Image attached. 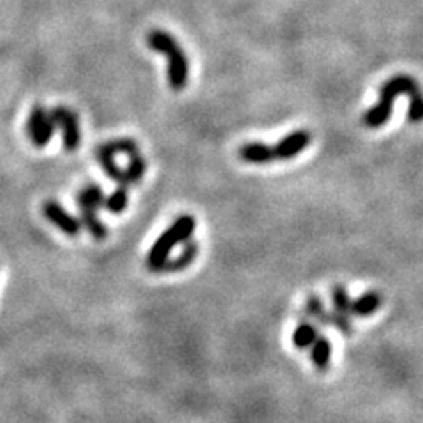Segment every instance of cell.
<instances>
[{"label": "cell", "instance_id": "obj_9", "mask_svg": "<svg viewBox=\"0 0 423 423\" xmlns=\"http://www.w3.org/2000/svg\"><path fill=\"white\" fill-rule=\"evenodd\" d=\"M198 253H200V246H198V242H194L193 238H189V240L184 244V249H182V253L178 254L177 257H173V260L170 257L161 272H166V273L182 272V270L187 269L189 264L194 263V260L198 257Z\"/></svg>", "mask_w": 423, "mask_h": 423}, {"label": "cell", "instance_id": "obj_20", "mask_svg": "<svg viewBox=\"0 0 423 423\" xmlns=\"http://www.w3.org/2000/svg\"><path fill=\"white\" fill-rule=\"evenodd\" d=\"M332 303H333V310H335V312L351 316V314H349V309H351V298H349L348 289H346L344 286H333Z\"/></svg>", "mask_w": 423, "mask_h": 423}, {"label": "cell", "instance_id": "obj_22", "mask_svg": "<svg viewBox=\"0 0 423 423\" xmlns=\"http://www.w3.org/2000/svg\"><path fill=\"white\" fill-rule=\"evenodd\" d=\"M328 325L333 326V328L340 330V332L346 333V335H349V333L353 332V325L351 321H349V316L335 312V310H332V312L328 314Z\"/></svg>", "mask_w": 423, "mask_h": 423}, {"label": "cell", "instance_id": "obj_16", "mask_svg": "<svg viewBox=\"0 0 423 423\" xmlns=\"http://www.w3.org/2000/svg\"><path fill=\"white\" fill-rule=\"evenodd\" d=\"M99 147L111 155L124 154V155H129V157L140 152V147H138V143L132 140V138H117V140L106 141V143L99 145Z\"/></svg>", "mask_w": 423, "mask_h": 423}, {"label": "cell", "instance_id": "obj_19", "mask_svg": "<svg viewBox=\"0 0 423 423\" xmlns=\"http://www.w3.org/2000/svg\"><path fill=\"white\" fill-rule=\"evenodd\" d=\"M305 312H307V316L314 317V319H316L317 323H321L323 326H330L328 325L330 312H326L321 298H319L317 295H309V298H307V303H305Z\"/></svg>", "mask_w": 423, "mask_h": 423}, {"label": "cell", "instance_id": "obj_12", "mask_svg": "<svg viewBox=\"0 0 423 423\" xmlns=\"http://www.w3.org/2000/svg\"><path fill=\"white\" fill-rule=\"evenodd\" d=\"M104 200H106L104 193H102L101 187L95 184L85 185L83 189L78 193V198H76L79 210H81V208H87V210H97V212L99 208L104 207Z\"/></svg>", "mask_w": 423, "mask_h": 423}, {"label": "cell", "instance_id": "obj_14", "mask_svg": "<svg viewBox=\"0 0 423 423\" xmlns=\"http://www.w3.org/2000/svg\"><path fill=\"white\" fill-rule=\"evenodd\" d=\"M79 212H81V219H79L81 228H85V230L94 237V240L102 242V240L108 237V230H106L104 223L99 219L97 210H87V208H81Z\"/></svg>", "mask_w": 423, "mask_h": 423}, {"label": "cell", "instance_id": "obj_3", "mask_svg": "<svg viewBox=\"0 0 423 423\" xmlns=\"http://www.w3.org/2000/svg\"><path fill=\"white\" fill-rule=\"evenodd\" d=\"M55 129L62 132V141L67 152L78 150L81 143V132H79V120L74 110H69L65 106H55L49 110Z\"/></svg>", "mask_w": 423, "mask_h": 423}, {"label": "cell", "instance_id": "obj_7", "mask_svg": "<svg viewBox=\"0 0 423 423\" xmlns=\"http://www.w3.org/2000/svg\"><path fill=\"white\" fill-rule=\"evenodd\" d=\"M310 143V134L305 129H298V131L289 132L287 136H284L282 140L277 141V145L273 147V154L276 159L280 161H289V159L296 157L298 154H302Z\"/></svg>", "mask_w": 423, "mask_h": 423}, {"label": "cell", "instance_id": "obj_10", "mask_svg": "<svg viewBox=\"0 0 423 423\" xmlns=\"http://www.w3.org/2000/svg\"><path fill=\"white\" fill-rule=\"evenodd\" d=\"M383 305V296L378 291H365L358 298L351 300V309L349 314L358 317H369L378 312L379 307Z\"/></svg>", "mask_w": 423, "mask_h": 423}, {"label": "cell", "instance_id": "obj_17", "mask_svg": "<svg viewBox=\"0 0 423 423\" xmlns=\"http://www.w3.org/2000/svg\"><path fill=\"white\" fill-rule=\"evenodd\" d=\"M127 205H129V187H124V185H118L117 189L104 200L106 210L110 212V214H113V216H120L122 212L127 208Z\"/></svg>", "mask_w": 423, "mask_h": 423}, {"label": "cell", "instance_id": "obj_21", "mask_svg": "<svg viewBox=\"0 0 423 423\" xmlns=\"http://www.w3.org/2000/svg\"><path fill=\"white\" fill-rule=\"evenodd\" d=\"M408 120L411 124H420L423 122V92L418 90L409 95L408 106Z\"/></svg>", "mask_w": 423, "mask_h": 423}, {"label": "cell", "instance_id": "obj_13", "mask_svg": "<svg viewBox=\"0 0 423 423\" xmlns=\"http://www.w3.org/2000/svg\"><path fill=\"white\" fill-rule=\"evenodd\" d=\"M95 157H97L99 164L102 166L104 173L111 178L113 182H117L118 185H124V187H129L127 180H125V173L117 163H115V155L108 154L106 150H102L101 147L95 148Z\"/></svg>", "mask_w": 423, "mask_h": 423}, {"label": "cell", "instance_id": "obj_5", "mask_svg": "<svg viewBox=\"0 0 423 423\" xmlns=\"http://www.w3.org/2000/svg\"><path fill=\"white\" fill-rule=\"evenodd\" d=\"M168 61V83L175 92H180L187 87L189 81V58L180 45H173L166 53Z\"/></svg>", "mask_w": 423, "mask_h": 423}, {"label": "cell", "instance_id": "obj_11", "mask_svg": "<svg viewBox=\"0 0 423 423\" xmlns=\"http://www.w3.org/2000/svg\"><path fill=\"white\" fill-rule=\"evenodd\" d=\"M310 360L319 372H326L332 360V344L325 335H317L310 344Z\"/></svg>", "mask_w": 423, "mask_h": 423}, {"label": "cell", "instance_id": "obj_6", "mask_svg": "<svg viewBox=\"0 0 423 423\" xmlns=\"http://www.w3.org/2000/svg\"><path fill=\"white\" fill-rule=\"evenodd\" d=\"M42 216H45L53 226L58 228L62 233L69 234V237H76V234H79V231H81V223H79L78 217L69 214L57 201H46V203L42 205Z\"/></svg>", "mask_w": 423, "mask_h": 423}, {"label": "cell", "instance_id": "obj_18", "mask_svg": "<svg viewBox=\"0 0 423 423\" xmlns=\"http://www.w3.org/2000/svg\"><path fill=\"white\" fill-rule=\"evenodd\" d=\"M317 335H319V333H317L316 326L309 321H303L300 323L295 328V332H293V344H295V348L307 349L310 348V344L314 342V339H316Z\"/></svg>", "mask_w": 423, "mask_h": 423}, {"label": "cell", "instance_id": "obj_8", "mask_svg": "<svg viewBox=\"0 0 423 423\" xmlns=\"http://www.w3.org/2000/svg\"><path fill=\"white\" fill-rule=\"evenodd\" d=\"M238 157L247 164H269L276 161L273 147H269L261 141H249V143L242 145L238 150Z\"/></svg>", "mask_w": 423, "mask_h": 423}, {"label": "cell", "instance_id": "obj_15", "mask_svg": "<svg viewBox=\"0 0 423 423\" xmlns=\"http://www.w3.org/2000/svg\"><path fill=\"white\" fill-rule=\"evenodd\" d=\"M124 173L129 187H131V185H138L143 180L145 173H147V161H145V157L140 152L129 157L127 168L124 170Z\"/></svg>", "mask_w": 423, "mask_h": 423}, {"label": "cell", "instance_id": "obj_2", "mask_svg": "<svg viewBox=\"0 0 423 423\" xmlns=\"http://www.w3.org/2000/svg\"><path fill=\"white\" fill-rule=\"evenodd\" d=\"M196 230V219L193 216H180L161 237L155 240L150 247L147 256V266L150 272H161L166 261L170 260V254L178 244H185L193 237Z\"/></svg>", "mask_w": 423, "mask_h": 423}, {"label": "cell", "instance_id": "obj_1", "mask_svg": "<svg viewBox=\"0 0 423 423\" xmlns=\"http://www.w3.org/2000/svg\"><path fill=\"white\" fill-rule=\"evenodd\" d=\"M422 90L415 78L406 74H399L390 78L388 81H385L379 90V101L378 104H374L370 110L365 111L363 115V125L369 129H379L390 120L393 111V102L399 95H411L415 92Z\"/></svg>", "mask_w": 423, "mask_h": 423}, {"label": "cell", "instance_id": "obj_4", "mask_svg": "<svg viewBox=\"0 0 423 423\" xmlns=\"http://www.w3.org/2000/svg\"><path fill=\"white\" fill-rule=\"evenodd\" d=\"M55 131L57 129L53 124L49 110H46L45 106L41 104L34 106L31 115H29V120H26V134L31 136L34 147L45 148L51 141Z\"/></svg>", "mask_w": 423, "mask_h": 423}]
</instances>
